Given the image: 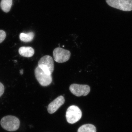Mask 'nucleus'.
I'll use <instances>...</instances> for the list:
<instances>
[{
    "instance_id": "39448f33",
    "label": "nucleus",
    "mask_w": 132,
    "mask_h": 132,
    "mask_svg": "<svg viewBox=\"0 0 132 132\" xmlns=\"http://www.w3.org/2000/svg\"><path fill=\"white\" fill-rule=\"evenodd\" d=\"M35 74L38 82L43 86H49L53 81L52 75H48L47 74L38 67H37L35 70Z\"/></svg>"
},
{
    "instance_id": "f8f14e48",
    "label": "nucleus",
    "mask_w": 132,
    "mask_h": 132,
    "mask_svg": "<svg viewBox=\"0 0 132 132\" xmlns=\"http://www.w3.org/2000/svg\"><path fill=\"white\" fill-rule=\"evenodd\" d=\"M78 132H97V130L94 125L86 124L82 125L79 127Z\"/></svg>"
},
{
    "instance_id": "ddd939ff",
    "label": "nucleus",
    "mask_w": 132,
    "mask_h": 132,
    "mask_svg": "<svg viewBox=\"0 0 132 132\" xmlns=\"http://www.w3.org/2000/svg\"><path fill=\"white\" fill-rule=\"evenodd\" d=\"M6 33L5 31L0 30V43H2L6 38Z\"/></svg>"
},
{
    "instance_id": "423d86ee",
    "label": "nucleus",
    "mask_w": 132,
    "mask_h": 132,
    "mask_svg": "<svg viewBox=\"0 0 132 132\" xmlns=\"http://www.w3.org/2000/svg\"><path fill=\"white\" fill-rule=\"evenodd\" d=\"M71 53L70 51L60 47H57L54 50L53 55L55 61L59 63H64L70 59Z\"/></svg>"
},
{
    "instance_id": "6e6552de",
    "label": "nucleus",
    "mask_w": 132,
    "mask_h": 132,
    "mask_svg": "<svg viewBox=\"0 0 132 132\" xmlns=\"http://www.w3.org/2000/svg\"><path fill=\"white\" fill-rule=\"evenodd\" d=\"M65 102V98L63 96H59L48 105L47 107L48 112L50 114L54 113L64 104Z\"/></svg>"
},
{
    "instance_id": "4468645a",
    "label": "nucleus",
    "mask_w": 132,
    "mask_h": 132,
    "mask_svg": "<svg viewBox=\"0 0 132 132\" xmlns=\"http://www.w3.org/2000/svg\"><path fill=\"white\" fill-rule=\"evenodd\" d=\"M5 91V87L4 85L1 82H0V97L2 96Z\"/></svg>"
},
{
    "instance_id": "f257e3e1",
    "label": "nucleus",
    "mask_w": 132,
    "mask_h": 132,
    "mask_svg": "<svg viewBox=\"0 0 132 132\" xmlns=\"http://www.w3.org/2000/svg\"><path fill=\"white\" fill-rule=\"evenodd\" d=\"M19 118L13 116L9 115L3 117L1 121V125L4 130L9 131H15L20 126Z\"/></svg>"
},
{
    "instance_id": "7ed1b4c3",
    "label": "nucleus",
    "mask_w": 132,
    "mask_h": 132,
    "mask_svg": "<svg viewBox=\"0 0 132 132\" xmlns=\"http://www.w3.org/2000/svg\"><path fill=\"white\" fill-rule=\"evenodd\" d=\"M108 5L111 7L121 11H132V0H106Z\"/></svg>"
},
{
    "instance_id": "1a4fd4ad",
    "label": "nucleus",
    "mask_w": 132,
    "mask_h": 132,
    "mask_svg": "<svg viewBox=\"0 0 132 132\" xmlns=\"http://www.w3.org/2000/svg\"><path fill=\"white\" fill-rule=\"evenodd\" d=\"M19 54L22 57H32L34 54L35 51L31 47H21L19 49Z\"/></svg>"
},
{
    "instance_id": "9d476101",
    "label": "nucleus",
    "mask_w": 132,
    "mask_h": 132,
    "mask_svg": "<svg viewBox=\"0 0 132 132\" xmlns=\"http://www.w3.org/2000/svg\"><path fill=\"white\" fill-rule=\"evenodd\" d=\"M34 36V33L32 32H30L27 33H21L19 37L22 41L24 42H29L33 40Z\"/></svg>"
},
{
    "instance_id": "f03ea898",
    "label": "nucleus",
    "mask_w": 132,
    "mask_h": 132,
    "mask_svg": "<svg viewBox=\"0 0 132 132\" xmlns=\"http://www.w3.org/2000/svg\"><path fill=\"white\" fill-rule=\"evenodd\" d=\"M38 67L47 74L51 75L54 70L53 59L50 55H45L39 60Z\"/></svg>"
},
{
    "instance_id": "9b49d317",
    "label": "nucleus",
    "mask_w": 132,
    "mask_h": 132,
    "mask_svg": "<svg viewBox=\"0 0 132 132\" xmlns=\"http://www.w3.org/2000/svg\"><path fill=\"white\" fill-rule=\"evenodd\" d=\"M13 4V0H1L0 7L2 10L5 13L10 11Z\"/></svg>"
},
{
    "instance_id": "20e7f679",
    "label": "nucleus",
    "mask_w": 132,
    "mask_h": 132,
    "mask_svg": "<svg viewBox=\"0 0 132 132\" xmlns=\"http://www.w3.org/2000/svg\"><path fill=\"white\" fill-rule=\"evenodd\" d=\"M82 112L78 106L72 105L67 110L66 118L67 121L70 124H74L79 121L82 117Z\"/></svg>"
},
{
    "instance_id": "0eeeda50",
    "label": "nucleus",
    "mask_w": 132,
    "mask_h": 132,
    "mask_svg": "<svg viewBox=\"0 0 132 132\" xmlns=\"http://www.w3.org/2000/svg\"><path fill=\"white\" fill-rule=\"evenodd\" d=\"M69 90L75 96L80 97L87 95L90 92V88L87 85L73 84L70 85Z\"/></svg>"
}]
</instances>
